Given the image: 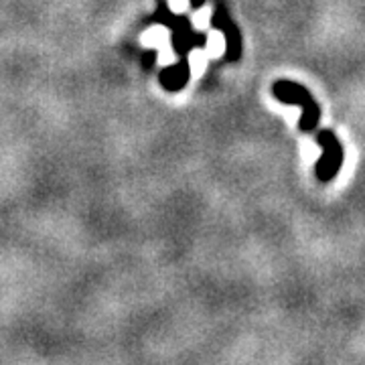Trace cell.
Listing matches in <instances>:
<instances>
[{"instance_id": "obj_2", "label": "cell", "mask_w": 365, "mask_h": 365, "mask_svg": "<svg viewBox=\"0 0 365 365\" xmlns=\"http://www.w3.org/2000/svg\"><path fill=\"white\" fill-rule=\"evenodd\" d=\"M317 143L323 146V157L317 160L314 165V177L321 182H331L339 175L343 167V146H341L337 134L331 130L317 132Z\"/></svg>"}, {"instance_id": "obj_4", "label": "cell", "mask_w": 365, "mask_h": 365, "mask_svg": "<svg viewBox=\"0 0 365 365\" xmlns=\"http://www.w3.org/2000/svg\"><path fill=\"white\" fill-rule=\"evenodd\" d=\"M187 79H189V66H187V61H181L177 67L165 69V73H163V83L170 91L181 90L182 86L187 83Z\"/></svg>"}, {"instance_id": "obj_1", "label": "cell", "mask_w": 365, "mask_h": 365, "mask_svg": "<svg viewBox=\"0 0 365 365\" xmlns=\"http://www.w3.org/2000/svg\"><path fill=\"white\" fill-rule=\"evenodd\" d=\"M274 98L282 104H297L302 110L299 128L302 132L317 130L319 122H321V106L313 98V93L307 90L304 86H300L297 81L290 79H280L272 86Z\"/></svg>"}, {"instance_id": "obj_5", "label": "cell", "mask_w": 365, "mask_h": 365, "mask_svg": "<svg viewBox=\"0 0 365 365\" xmlns=\"http://www.w3.org/2000/svg\"><path fill=\"white\" fill-rule=\"evenodd\" d=\"M203 2H205V0H191V4H193V6H201V4H203Z\"/></svg>"}, {"instance_id": "obj_3", "label": "cell", "mask_w": 365, "mask_h": 365, "mask_svg": "<svg viewBox=\"0 0 365 365\" xmlns=\"http://www.w3.org/2000/svg\"><path fill=\"white\" fill-rule=\"evenodd\" d=\"M211 25L215 29H220L223 35H225V41H227V49H225V59L227 61H240L242 57V33L240 29L234 23V19L230 16V13L223 9V6H217L215 13H213V19H211Z\"/></svg>"}]
</instances>
